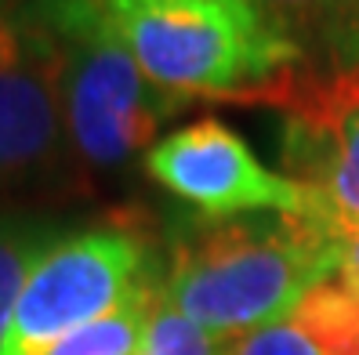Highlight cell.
I'll list each match as a JSON object with an SVG mask.
<instances>
[{"instance_id":"6da1fadb","label":"cell","mask_w":359,"mask_h":355,"mask_svg":"<svg viewBox=\"0 0 359 355\" xmlns=\"http://www.w3.org/2000/svg\"><path fill=\"white\" fill-rule=\"evenodd\" d=\"M341 268V236L305 214L196 218L171 239L163 298L196 326L240 341L287 319L309 290Z\"/></svg>"},{"instance_id":"7a4b0ae2","label":"cell","mask_w":359,"mask_h":355,"mask_svg":"<svg viewBox=\"0 0 359 355\" xmlns=\"http://www.w3.org/2000/svg\"><path fill=\"white\" fill-rule=\"evenodd\" d=\"M113 29L156 88L182 98L243 102L276 76L305 66L255 0H102Z\"/></svg>"},{"instance_id":"3957f363","label":"cell","mask_w":359,"mask_h":355,"mask_svg":"<svg viewBox=\"0 0 359 355\" xmlns=\"http://www.w3.org/2000/svg\"><path fill=\"white\" fill-rule=\"evenodd\" d=\"M26 11L58 55V91L73 153L98 171L128 167L189 98L138 69L102 0H36Z\"/></svg>"},{"instance_id":"277c9868","label":"cell","mask_w":359,"mask_h":355,"mask_svg":"<svg viewBox=\"0 0 359 355\" xmlns=\"http://www.w3.org/2000/svg\"><path fill=\"white\" fill-rule=\"evenodd\" d=\"M149 276H156L153 246L142 228L113 221L66 232L33 265L0 355H48L80 326L120 308Z\"/></svg>"},{"instance_id":"5b68a950","label":"cell","mask_w":359,"mask_h":355,"mask_svg":"<svg viewBox=\"0 0 359 355\" xmlns=\"http://www.w3.org/2000/svg\"><path fill=\"white\" fill-rule=\"evenodd\" d=\"M243 102L280 109V163L337 236L359 228V66H305Z\"/></svg>"},{"instance_id":"8992f818","label":"cell","mask_w":359,"mask_h":355,"mask_svg":"<svg viewBox=\"0 0 359 355\" xmlns=\"http://www.w3.org/2000/svg\"><path fill=\"white\" fill-rule=\"evenodd\" d=\"M145 171L160 189L207 221L247 214H305L323 221L320 207L302 185L269 171L222 120H196L160 138L145 153Z\"/></svg>"},{"instance_id":"52a82bcc","label":"cell","mask_w":359,"mask_h":355,"mask_svg":"<svg viewBox=\"0 0 359 355\" xmlns=\"http://www.w3.org/2000/svg\"><path fill=\"white\" fill-rule=\"evenodd\" d=\"M29 51L0 69V193L55 178L73 153L58 91V55L33 18Z\"/></svg>"},{"instance_id":"ba28073f","label":"cell","mask_w":359,"mask_h":355,"mask_svg":"<svg viewBox=\"0 0 359 355\" xmlns=\"http://www.w3.org/2000/svg\"><path fill=\"white\" fill-rule=\"evenodd\" d=\"M290 40L327 51V66H359V0H255Z\"/></svg>"},{"instance_id":"9c48e42d","label":"cell","mask_w":359,"mask_h":355,"mask_svg":"<svg viewBox=\"0 0 359 355\" xmlns=\"http://www.w3.org/2000/svg\"><path fill=\"white\" fill-rule=\"evenodd\" d=\"M320 355H359V279L330 272L287 316Z\"/></svg>"},{"instance_id":"30bf717a","label":"cell","mask_w":359,"mask_h":355,"mask_svg":"<svg viewBox=\"0 0 359 355\" xmlns=\"http://www.w3.org/2000/svg\"><path fill=\"white\" fill-rule=\"evenodd\" d=\"M66 236L62 225L33 214H0V348L15 316L18 294L33 272V265Z\"/></svg>"},{"instance_id":"8fae6325","label":"cell","mask_w":359,"mask_h":355,"mask_svg":"<svg viewBox=\"0 0 359 355\" xmlns=\"http://www.w3.org/2000/svg\"><path fill=\"white\" fill-rule=\"evenodd\" d=\"M232 344L236 341L207 333L203 326H196L189 316H182V312L175 305H167V298H163L149 330H145V341H142L138 355H232Z\"/></svg>"},{"instance_id":"7c38bea8","label":"cell","mask_w":359,"mask_h":355,"mask_svg":"<svg viewBox=\"0 0 359 355\" xmlns=\"http://www.w3.org/2000/svg\"><path fill=\"white\" fill-rule=\"evenodd\" d=\"M232 355H320V351L305 341V333L290 319H280V323L240 337L232 344Z\"/></svg>"},{"instance_id":"4fadbf2b","label":"cell","mask_w":359,"mask_h":355,"mask_svg":"<svg viewBox=\"0 0 359 355\" xmlns=\"http://www.w3.org/2000/svg\"><path fill=\"white\" fill-rule=\"evenodd\" d=\"M29 51V26L26 15H11L4 4H0V69L22 62Z\"/></svg>"},{"instance_id":"5bb4252c","label":"cell","mask_w":359,"mask_h":355,"mask_svg":"<svg viewBox=\"0 0 359 355\" xmlns=\"http://www.w3.org/2000/svg\"><path fill=\"white\" fill-rule=\"evenodd\" d=\"M341 272L359 279V228H348L341 236Z\"/></svg>"}]
</instances>
